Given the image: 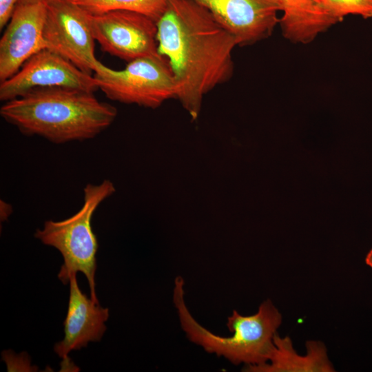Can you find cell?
Listing matches in <instances>:
<instances>
[{"mask_svg": "<svg viewBox=\"0 0 372 372\" xmlns=\"http://www.w3.org/2000/svg\"><path fill=\"white\" fill-rule=\"evenodd\" d=\"M156 25L158 51L171 66L176 98L196 118L204 95L232 76L237 41L193 0H168Z\"/></svg>", "mask_w": 372, "mask_h": 372, "instance_id": "6da1fadb", "label": "cell"}, {"mask_svg": "<svg viewBox=\"0 0 372 372\" xmlns=\"http://www.w3.org/2000/svg\"><path fill=\"white\" fill-rule=\"evenodd\" d=\"M0 114L25 135L60 144L96 136L113 123L117 110L94 93L54 88L4 102Z\"/></svg>", "mask_w": 372, "mask_h": 372, "instance_id": "7a4b0ae2", "label": "cell"}, {"mask_svg": "<svg viewBox=\"0 0 372 372\" xmlns=\"http://www.w3.org/2000/svg\"><path fill=\"white\" fill-rule=\"evenodd\" d=\"M184 281L176 277L174 302L187 338L208 353L224 356L234 364L241 362L258 365L269 360L274 347L273 338L282 322V316L270 300L263 302L258 312L250 316L236 310L228 318L227 326L232 336L216 335L199 324L190 314L184 301Z\"/></svg>", "mask_w": 372, "mask_h": 372, "instance_id": "3957f363", "label": "cell"}, {"mask_svg": "<svg viewBox=\"0 0 372 372\" xmlns=\"http://www.w3.org/2000/svg\"><path fill=\"white\" fill-rule=\"evenodd\" d=\"M114 192L110 180L99 185L87 184L83 189V205L76 214L63 220H47L34 234L43 244L61 254L63 264L58 274L60 280L65 285L72 273L82 272L88 281L91 298L96 302H99L95 291L98 241L92 218L99 205Z\"/></svg>", "mask_w": 372, "mask_h": 372, "instance_id": "277c9868", "label": "cell"}, {"mask_svg": "<svg viewBox=\"0 0 372 372\" xmlns=\"http://www.w3.org/2000/svg\"><path fill=\"white\" fill-rule=\"evenodd\" d=\"M93 76L107 98L123 103L156 108L176 94L169 63L160 54L134 59L119 70L99 61Z\"/></svg>", "mask_w": 372, "mask_h": 372, "instance_id": "5b68a950", "label": "cell"}, {"mask_svg": "<svg viewBox=\"0 0 372 372\" xmlns=\"http://www.w3.org/2000/svg\"><path fill=\"white\" fill-rule=\"evenodd\" d=\"M43 28L45 49L92 74L99 60L94 54L95 39L92 14L71 0H47Z\"/></svg>", "mask_w": 372, "mask_h": 372, "instance_id": "8992f818", "label": "cell"}, {"mask_svg": "<svg viewBox=\"0 0 372 372\" xmlns=\"http://www.w3.org/2000/svg\"><path fill=\"white\" fill-rule=\"evenodd\" d=\"M54 88L92 93L99 90L92 74L43 49L30 58L14 75L0 83V100L6 102L37 90Z\"/></svg>", "mask_w": 372, "mask_h": 372, "instance_id": "52a82bcc", "label": "cell"}, {"mask_svg": "<svg viewBox=\"0 0 372 372\" xmlns=\"http://www.w3.org/2000/svg\"><path fill=\"white\" fill-rule=\"evenodd\" d=\"M91 21L94 39L105 53L127 63L159 54L156 22L146 15L114 10L92 14Z\"/></svg>", "mask_w": 372, "mask_h": 372, "instance_id": "ba28073f", "label": "cell"}, {"mask_svg": "<svg viewBox=\"0 0 372 372\" xmlns=\"http://www.w3.org/2000/svg\"><path fill=\"white\" fill-rule=\"evenodd\" d=\"M46 8L43 1L17 2L0 39V83L45 49Z\"/></svg>", "mask_w": 372, "mask_h": 372, "instance_id": "9c48e42d", "label": "cell"}, {"mask_svg": "<svg viewBox=\"0 0 372 372\" xmlns=\"http://www.w3.org/2000/svg\"><path fill=\"white\" fill-rule=\"evenodd\" d=\"M207 10L236 39L251 45L269 37L280 19L278 0H193Z\"/></svg>", "mask_w": 372, "mask_h": 372, "instance_id": "30bf717a", "label": "cell"}, {"mask_svg": "<svg viewBox=\"0 0 372 372\" xmlns=\"http://www.w3.org/2000/svg\"><path fill=\"white\" fill-rule=\"evenodd\" d=\"M76 273L70 277V297L66 318L63 322L64 337L54 347L55 353L68 362V354L73 350L85 347L90 342L102 338L109 317V309L100 306L80 289Z\"/></svg>", "mask_w": 372, "mask_h": 372, "instance_id": "8fae6325", "label": "cell"}, {"mask_svg": "<svg viewBox=\"0 0 372 372\" xmlns=\"http://www.w3.org/2000/svg\"><path fill=\"white\" fill-rule=\"evenodd\" d=\"M282 7L279 23L283 36L290 41L308 43L340 22L320 0H278Z\"/></svg>", "mask_w": 372, "mask_h": 372, "instance_id": "7c38bea8", "label": "cell"}, {"mask_svg": "<svg viewBox=\"0 0 372 372\" xmlns=\"http://www.w3.org/2000/svg\"><path fill=\"white\" fill-rule=\"evenodd\" d=\"M274 347L269 360L271 364H247L245 371L251 372H332L335 371L327 355V349L320 342L306 343L307 353L299 355L293 349L289 337L282 338L276 333L273 338Z\"/></svg>", "mask_w": 372, "mask_h": 372, "instance_id": "4fadbf2b", "label": "cell"}, {"mask_svg": "<svg viewBox=\"0 0 372 372\" xmlns=\"http://www.w3.org/2000/svg\"><path fill=\"white\" fill-rule=\"evenodd\" d=\"M92 14L114 10L143 14L156 22L164 12L168 0H71Z\"/></svg>", "mask_w": 372, "mask_h": 372, "instance_id": "5bb4252c", "label": "cell"}, {"mask_svg": "<svg viewBox=\"0 0 372 372\" xmlns=\"http://www.w3.org/2000/svg\"><path fill=\"white\" fill-rule=\"evenodd\" d=\"M324 8L339 21L347 15L372 18V0H320Z\"/></svg>", "mask_w": 372, "mask_h": 372, "instance_id": "9a60e30c", "label": "cell"}, {"mask_svg": "<svg viewBox=\"0 0 372 372\" xmlns=\"http://www.w3.org/2000/svg\"><path fill=\"white\" fill-rule=\"evenodd\" d=\"M17 0H0V30L9 21Z\"/></svg>", "mask_w": 372, "mask_h": 372, "instance_id": "2e32d148", "label": "cell"}, {"mask_svg": "<svg viewBox=\"0 0 372 372\" xmlns=\"http://www.w3.org/2000/svg\"><path fill=\"white\" fill-rule=\"evenodd\" d=\"M365 262L367 265H369L370 267L372 268V248L369 251V252L367 254L365 258Z\"/></svg>", "mask_w": 372, "mask_h": 372, "instance_id": "e0dca14e", "label": "cell"}, {"mask_svg": "<svg viewBox=\"0 0 372 372\" xmlns=\"http://www.w3.org/2000/svg\"><path fill=\"white\" fill-rule=\"evenodd\" d=\"M45 1H47V0H17V2H37V1H43V2Z\"/></svg>", "mask_w": 372, "mask_h": 372, "instance_id": "ac0fdd59", "label": "cell"}]
</instances>
